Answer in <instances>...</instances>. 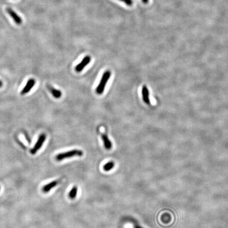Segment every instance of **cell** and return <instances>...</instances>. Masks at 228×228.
I'll return each instance as SVG.
<instances>
[{
	"mask_svg": "<svg viewBox=\"0 0 228 228\" xmlns=\"http://www.w3.org/2000/svg\"><path fill=\"white\" fill-rule=\"evenodd\" d=\"M111 75V72L108 70L105 72L103 75H102L101 80L100 81L99 85L97 86V87L96 90V93L98 95H101L103 93V91L105 90V88L106 87V86L107 84V82L110 78Z\"/></svg>",
	"mask_w": 228,
	"mask_h": 228,
	"instance_id": "cell-1",
	"label": "cell"
},
{
	"mask_svg": "<svg viewBox=\"0 0 228 228\" xmlns=\"http://www.w3.org/2000/svg\"><path fill=\"white\" fill-rule=\"evenodd\" d=\"M83 152L81 150L73 149L72 151H68L65 153H60L56 156V159L57 161H60L64 159H68L75 156H82L83 155Z\"/></svg>",
	"mask_w": 228,
	"mask_h": 228,
	"instance_id": "cell-2",
	"label": "cell"
},
{
	"mask_svg": "<svg viewBox=\"0 0 228 228\" xmlns=\"http://www.w3.org/2000/svg\"><path fill=\"white\" fill-rule=\"evenodd\" d=\"M46 136L44 134H42L38 139V141L36 143L33 148L31 150V153L32 154H34L37 153V152L40 149L42 146L44 144V142L46 141Z\"/></svg>",
	"mask_w": 228,
	"mask_h": 228,
	"instance_id": "cell-3",
	"label": "cell"
},
{
	"mask_svg": "<svg viewBox=\"0 0 228 228\" xmlns=\"http://www.w3.org/2000/svg\"><path fill=\"white\" fill-rule=\"evenodd\" d=\"M91 61V58L89 56H87L83 58L82 61L80 62L75 67V70L77 72H80L83 70V69L89 64Z\"/></svg>",
	"mask_w": 228,
	"mask_h": 228,
	"instance_id": "cell-4",
	"label": "cell"
},
{
	"mask_svg": "<svg viewBox=\"0 0 228 228\" xmlns=\"http://www.w3.org/2000/svg\"><path fill=\"white\" fill-rule=\"evenodd\" d=\"M6 11L7 13H8L10 16L11 17L12 19L14 21V22L16 24L20 25L22 23V18H21L19 15H18L16 12L14 11V10H12V9L10 8H7L6 9Z\"/></svg>",
	"mask_w": 228,
	"mask_h": 228,
	"instance_id": "cell-5",
	"label": "cell"
},
{
	"mask_svg": "<svg viewBox=\"0 0 228 228\" xmlns=\"http://www.w3.org/2000/svg\"><path fill=\"white\" fill-rule=\"evenodd\" d=\"M35 84H36V80L34 79H30L29 80L26 86L21 91L20 94L21 95H24L28 93L29 91H31V90L32 89V88L33 87Z\"/></svg>",
	"mask_w": 228,
	"mask_h": 228,
	"instance_id": "cell-6",
	"label": "cell"
},
{
	"mask_svg": "<svg viewBox=\"0 0 228 228\" xmlns=\"http://www.w3.org/2000/svg\"><path fill=\"white\" fill-rule=\"evenodd\" d=\"M142 94L144 102L147 105L150 103V99L149 97V91L146 86H143L142 90Z\"/></svg>",
	"mask_w": 228,
	"mask_h": 228,
	"instance_id": "cell-7",
	"label": "cell"
},
{
	"mask_svg": "<svg viewBox=\"0 0 228 228\" xmlns=\"http://www.w3.org/2000/svg\"><path fill=\"white\" fill-rule=\"evenodd\" d=\"M101 139L103 141V144H104V146L105 147V149H107L108 150L110 149L112 147V143H111V141H110L109 138L107 136V135L103 134L101 135Z\"/></svg>",
	"mask_w": 228,
	"mask_h": 228,
	"instance_id": "cell-8",
	"label": "cell"
},
{
	"mask_svg": "<svg viewBox=\"0 0 228 228\" xmlns=\"http://www.w3.org/2000/svg\"><path fill=\"white\" fill-rule=\"evenodd\" d=\"M58 184V181H52L51 182L48 183V184L45 185L43 187V188H42V191L44 193L48 192L51 189H52L54 187H56L57 185Z\"/></svg>",
	"mask_w": 228,
	"mask_h": 228,
	"instance_id": "cell-9",
	"label": "cell"
},
{
	"mask_svg": "<svg viewBox=\"0 0 228 228\" xmlns=\"http://www.w3.org/2000/svg\"><path fill=\"white\" fill-rule=\"evenodd\" d=\"M48 89L49 90L51 93L55 98L58 99L61 97V91L59 90L56 89V88L52 87L51 86H48Z\"/></svg>",
	"mask_w": 228,
	"mask_h": 228,
	"instance_id": "cell-10",
	"label": "cell"
},
{
	"mask_svg": "<svg viewBox=\"0 0 228 228\" xmlns=\"http://www.w3.org/2000/svg\"><path fill=\"white\" fill-rule=\"evenodd\" d=\"M78 192V188L77 187H73L70 191L69 196L71 199H74L77 196Z\"/></svg>",
	"mask_w": 228,
	"mask_h": 228,
	"instance_id": "cell-11",
	"label": "cell"
},
{
	"mask_svg": "<svg viewBox=\"0 0 228 228\" xmlns=\"http://www.w3.org/2000/svg\"><path fill=\"white\" fill-rule=\"evenodd\" d=\"M114 166H115V164L113 162H109L103 165V170L105 171H110L113 168Z\"/></svg>",
	"mask_w": 228,
	"mask_h": 228,
	"instance_id": "cell-12",
	"label": "cell"
},
{
	"mask_svg": "<svg viewBox=\"0 0 228 228\" xmlns=\"http://www.w3.org/2000/svg\"><path fill=\"white\" fill-rule=\"evenodd\" d=\"M118 1L124 3L127 6H131L133 4V0H118Z\"/></svg>",
	"mask_w": 228,
	"mask_h": 228,
	"instance_id": "cell-13",
	"label": "cell"
},
{
	"mask_svg": "<svg viewBox=\"0 0 228 228\" xmlns=\"http://www.w3.org/2000/svg\"><path fill=\"white\" fill-rule=\"evenodd\" d=\"M144 4H147L149 2V0H142Z\"/></svg>",
	"mask_w": 228,
	"mask_h": 228,
	"instance_id": "cell-14",
	"label": "cell"
},
{
	"mask_svg": "<svg viewBox=\"0 0 228 228\" xmlns=\"http://www.w3.org/2000/svg\"><path fill=\"white\" fill-rule=\"evenodd\" d=\"M3 86V82L0 80V88L2 87Z\"/></svg>",
	"mask_w": 228,
	"mask_h": 228,
	"instance_id": "cell-15",
	"label": "cell"
},
{
	"mask_svg": "<svg viewBox=\"0 0 228 228\" xmlns=\"http://www.w3.org/2000/svg\"><path fill=\"white\" fill-rule=\"evenodd\" d=\"M134 228H141V227H140V226H135V227H134Z\"/></svg>",
	"mask_w": 228,
	"mask_h": 228,
	"instance_id": "cell-16",
	"label": "cell"
}]
</instances>
